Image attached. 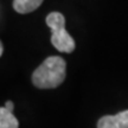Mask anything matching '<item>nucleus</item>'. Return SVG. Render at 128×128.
<instances>
[{"instance_id":"nucleus-1","label":"nucleus","mask_w":128,"mask_h":128,"mask_svg":"<svg viewBox=\"0 0 128 128\" xmlns=\"http://www.w3.org/2000/svg\"><path fill=\"white\" fill-rule=\"evenodd\" d=\"M66 63L60 56L48 57L32 74V83L39 89H54L65 80Z\"/></svg>"},{"instance_id":"nucleus-2","label":"nucleus","mask_w":128,"mask_h":128,"mask_svg":"<svg viewBox=\"0 0 128 128\" xmlns=\"http://www.w3.org/2000/svg\"><path fill=\"white\" fill-rule=\"evenodd\" d=\"M46 25L51 28V43L60 52L71 54L75 50V40L65 30V18L60 12H51L46 17Z\"/></svg>"},{"instance_id":"nucleus-3","label":"nucleus","mask_w":128,"mask_h":128,"mask_svg":"<svg viewBox=\"0 0 128 128\" xmlns=\"http://www.w3.org/2000/svg\"><path fill=\"white\" fill-rule=\"evenodd\" d=\"M97 128H128V109L116 115L102 116L97 122Z\"/></svg>"},{"instance_id":"nucleus-4","label":"nucleus","mask_w":128,"mask_h":128,"mask_svg":"<svg viewBox=\"0 0 128 128\" xmlns=\"http://www.w3.org/2000/svg\"><path fill=\"white\" fill-rule=\"evenodd\" d=\"M43 1L44 0H13V8L18 13H30L38 8Z\"/></svg>"},{"instance_id":"nucleus-5","label":"nucleus","mask_w":128,"mask_h":128,"mask_svg":"<svg viewBox=\"0 0 128 128\" xmlns=\"http://www.w3.org/2000/svg\"><path fill=\"white\" fill-rule=\"evenodd\" d=\"M19 122L11 110L5 107L0 108V128H18Z\"/></svg>"},{"instance_id":"nucleus-6","label":"nucleus","mask_w":128,"mask_h":128,"mask_svg":"<svg viewBox=\"0 0 128 128\" xmlns=\"http://www.w3.org/2000/svg\"><path fill=\"white\" fill-rule=\"evenodd\" d=\"M4 107L6 108V109L11 110V112H13V109H14V104H13V102H12V101H7V102L5 103Z\"/></svg>"},{"instance_id":"nucleus-7","label":"nucleus","mask_w":128,"mask_h":128,"mask_svg":"<svg viewBox=\"0 0 128 128\" xmlns=\"http://www.w3.org/2000/svg\"><path fill=\"white\" fill-rule=\"evenodd\" d=\"M4 54V45H2V43H0V56Z\"/></svg>"}]
</instances>
